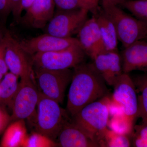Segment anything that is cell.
Here are the masks:
<instances>
[{"mask_svg":"<svg viewBox=\"0 0 147 147\" xmlns=\"http://www.w3.org/2000/svg\"><path fill=\"white\" fill-rule=\"evenodd\" d=\"M146 38H147V37Z\"/></svg>","mask_w":147,"mask_h":147,"instance_id":"e575fe53","label":"cell"},{"mask_svg":"<svg viewBox=\"0 0 147 147\" xmlns=\"http://www.w3.org/2000/svg\"><path fill=\"white\" fill-rule=\"evenodd\" d=\"M8 68L6 63L4 55L3 50L0 44V80L7 73Z\"/></svg>","mask_w":147,"mask_h":147,"instance_id":"83f0119b","label":"cell"},{"mask_svg":"<svg viewBox=\"0 0 147 147\" xmlns=\"http://www.w3.org/2000/svg\"><path fill=\"white\" fill-rule=\"evenodd\" d=\"M5 60L10 72L19 78L34 76L30 57L21 47L19 41L9 32H6L0 41Z\"/></svg>","mask_w":147,"mask_h":147,"instance_id":"9c48e42d","label":"cell"},{"mask_svg":"<svg viewBox=\"0 0 147 147\" xmlns=\"http://www.w3.org/2000/svg\"><path fill=\"white\" fill-rule=\"evenodd\" d=\"M19 77L11 72H7L0 83V100L5 103L12 101L18 90Z\"/></svg>","mask_w":147,"mask_h":147,"instance_id":"d6986e66","label":"cell"},{"mask_svg":"<svg viewBox=\"0 0 147 147\" xmlns=\"http://www.w3.org/2000/svg\"><path fill=\"white\" fill-rule=\"evenodd\" d=\"M110 99L121 108L122 114L131 125L138 115V95L134 81L128 74L123 73L114 86Z\"/></svg>","mask_w":147,"mask_h":147,"instance_id":"ba28073f","label":"cell"},{"mask_svg":"<svg viewBox=\"0 0 147 147\" xmlns=\"http://www.w3.org/2000/svg\"><path fill=\"white\" fill-rule=\"evenodd\" d=\"M86 54L80 44L65 50L38 53L30 56L34 67L52 69H71L84 62Z\"/></svg>","mask_w":147,"mask_h":147,"instance_id":"8992f818","label":"cell"},{"mask_svg":"<svg viewBox=\"0 0 147 147\" xmlns=\"http://www.w3.org/2000/svg\"><path fill=\"white\" fill-rule=\"evenodd\" d=\"M83 1L86 2L90 7L91 9V12H92L93 13H94L95 12H96L98 8H97L96 7L92 0H83Z\"/></svg>","mask_w":147,"mask_h":147,"instance_id":"1f68e13d","label":"cell"},{"mask_svg":"<svg viewBox=\"0 0 147 147\" xmlns=\"http://www.w3.org/2000/svg\"><path fill=\"white\" fill-rule=\"evenodd\" d=\"M95 68L106 84L113 86L123 73L121 55L118 51H105L92 59Z\"/></svg>","mask_w":147,"mask_h":147,"instance_id":"4fadbf2b","label":"cell"},{"mask_svg":"<svg viewBox=\"0 0 147 147\" xmlns=\"http://www.w3.org/2000/svg\"><path fill=\"white\" fill-rule=\"evenodd\" d=\"M21 0H9V9L14 19L18 21L21 18L22 13L20 11Z\"/></svg>","mask_w":147,"mask_h":147,"instance_id":"484cf974","label":"cell"},{"mask_svg":"<svg viewBox=\"0 0 147 147\" xmlns=\"http://www.w3.org/2000/svg\"><path fill=\"white\" fill-rule=\"evenodd\" d=\"M39 92L35 76L21 78L12 100V119L15 121L27 119L34 124Z\"/></svg>","mask_w":147,"mask_h":147,"instance_id":"5b68a950","label":"cell"},{"mask_svg":"<svg viewBox=\"0 0 147 147\" xmlns=\"http://www.w3.org/2000/svg\"><path fill=\"white\" fill-rule=\"evenodd\" d=\"M56 146H57V145L55 141L36 131L28 134L23 146V147Z\"/></svg>","mask_w":147,"mask_h":147,"instance_id":"603a6c76","label":"cell"},{"mask_svg":"<svg viewBox=\"0 0 147 147\" xmlns=\"http://www.w3.org/2000/svg\"><path fill=\"white\" fill-rule=\"evenodd\" d=\"M11 13L9 0H0V18L2 22H5Z\"/></svg>","mask_w":147,"mask_h":147,"instance_id":"4316f807","label":"cell"},{"mask_svg":"<svg viewBox=\"0 0 147 147\" xmlns=\"http://www.w3.org/2000/svg\"><path fill=\"white\" fill-rule=\"evenodd\" d=\"M131 146V135L119 133L107 129L103 142V147H129Z\"/></svg>","mask_w":147,"mask_h":147,"instance_id":"44dd1931","label":"cell"},{"mask_svg":"<svg viewBox=\"0 0 147 147\" xmlns=\"http://www.w3.org/2000/svg\"><path fill=\"white\" fill-rule=\"evenodd\" d=\"M121 6L134 17L147 22V0H128Z\"/></svg>","mask_w":147,"mask_h":147,"instance_id":"7402d4cb","label":"cell"},{"mask_svg":"<svg viewBox=\"0 0 147 147\" xmlns=\"http://www.w3.org/2000/svg\"><path fill=\"white\" fill-rule=\"evenodd\" d=\"M93 3L94 5L96 7L98 8V2H99V0H92Z\"/></svg>","mask_w":147,"mask_h":147,"instance_id":"d6a6232c","label":"cell"},{"mask_svg":"<svg viewBox=\"0 0 147 147\" xmlns=\"http://www.w3.org/2000/svg\"><path fill=\"white\" fill-rule=\"evenodd\" d=\"M131 139V146L147 147V122L134 125Z\"/></svg>","mask_w":147,"mask_h":147,"instance_id":"cb8c5ba5","label":"cell"},{"mask_svg":"<svg viewBox=\"0 0 147 147\" xmlns=\"http://www.w3.org/2000/svg\"><path fill=\"white\" fill-rule=\"evenodd\" d=\"M77 34L79 44L86 55L92 60L98 54L106 51L94 16L85 21Z\"/></svg>","mask_w":147,"mask_h":147,"instance_id":"7c38bea8","label":"cell"},{"mask_svg":"<svg viewBox=\"0 0 147 147\" xmlns=\"http://www.w3.org/2000/svg\"><path fill=\"white\" fill-rule=\"evenodd\" d=\"M106 84L92 63L84 62L74 67L67 94L68 115L72 117L87 105L108 95Z\"/></svg>","mask_w":147,"mask_h":147,"instance_id":"6da1fadb","label":"cell"},{"mask_svg":"<svg viewBox=\"0 0 147 147\" xmlns=\"http://www.w3.org/2000/svg\"><path fill=\"white\" fill-rule=\"evenodd\" d=\"M59 104L40 91L34 124L35 131L55 142L64 125L69 120L66 110L61 108Z\"/></svg>","mask_w":147,"mask_h":147,"instance_id":"3957f363","label":"cell"},{"mask_svg":"<svg viewBox=\"0 0 147 147\" xmlns=\"http://www.w3.org/2000/svg\"><path fill=\"white\" fill-rule=\"evenodd\" d=\"M88 9L57 10L47 24L46 33L61 38L71 37L76 34L83 24L88 19Z\"/></svg>","mask_w":147,"mask_h":147,"instance_id":"30bf717a","label":"cell"},{"mask_svg":"<svg viewBox=\"0 0 147 147\" xmlns=\"http://www.w3.org/2000/svg\"><path fill=\"white\" fill-rule=\"evenodd\" d=\"M108 96L87 105L72 117L74 123L100 147H103L109 125L111 100Z\"/></svg>","mask_w":147,"mask_h":147,"instance_id":"7a4b0ae2","label":"cell"},{"mask_svg":"<svg viewBox=\"0 0 147 147\" xmlns=\"http://www.w3.org/2000/svg\"><path fill=\"white\" fill-rule=\"evenodd\" d=\"M53 0H36L22 17L24 24L32 28L43 29L55 13Z\"/></svg>","mask_w":147,"mask_h":147,"instance_id":"9a60e30c","label":"cell"},{"mask_svg":"<svg viewBox=\"0 0 147 147\" xmlns=\"http://www.w3.org/2000/svg\"><path fill=\"white\" fill-rule=\"evenodd\" d=\"M115 27L119 41L124 48L147 37V22L127 13L118 6L102 7Z\"/></svg>","mask_w":147,"mask_h":147,"instance_id":"277c9868","label":"cell"},{"mask_svg":"<svg viewBox=\"0 0 147 147\" xmlns=\"http://www.w3.org/2000/svg\"><path fill=\"white\" fill-rule=\"evenodd\" d=\"M28 135L25 120L15 121L6 129L1 141V146L23 147Z\"/></svg>","mask_w":147,"mask_h":147,"instance_id":"ac0fdd59","label":"cell"},{"mask_svg":"<svg viewBox=\"0 0 147 147\" xmlns=\"http://www.w3.org/2000/svg\"><path fill=\"white\" fill-rule=\"evenodd\" d=\"M128 0H102V7L109 5L120 7Z\"/></svg>","mask_w":147,"mask_h":147,"instance_id":"f546056e","label":"cell"},{"mask_svg":"<svg viewBox=\"0 0 147 147\" xmlns=\"http://www.w3.org/2000/svg\"><path fill=\"white\" fill-rule=\"evenodd\" d=\"M56 142L62 147H98L100 145L90 138L72 121H67L61 129Z\"/></svg>","mask_w":147,"mask_h":147,"instance_id":"2e32d148","label":"cell"},{"mask_svg":"<svg viewBox=\"0 0 147 147\" xmlns=\"http://www.w3.org/2000/svg\"><path fill=\"white\" fill-rule=\"evenodd\" d=\"M22 49L29 56L38 53H47L67 49L79 44L77 38H61L45 33L19 42Z\"/></svg>","mask_w":147,"mask_h":147,"instance_id":"8fae6325","label":"cell"},{"mask_svg":"<svg viewBox=\"0 0 147 147\" xmlns=\"http://www.w3.org/2000/svg\"><path fill=\"white\" fill-rule=\"evenodd\" d=\"M93 16L99 27L105 51H117L119 39L113 21L102 9H98Z\"/></svg>","mask_w":147,"mask_h":147,"instance_id":"e0dca14e","label":"cell"},{"mask_svg":"<svg viewBox=\"0 0 147 147\" xmlns=\"http://www.w3.org/2000/svg\"><path fill=\"white\" fill-rule=\"evenodd\" d=\"M33 67L35 79L40 91L59 104L62 103L67 87L71 82L73 70Z\"/></svg>","mask_w":147,"mask_h":147,"instance_id":"52a82bcc","label":"cell"},{"mask_svg":"<svg viewBox=\"0 0 147 147\" xmlns=\"http://www.w3.org/2000/svg\"><path fill=\"white\" fill-rule=\"evenodd\" d=\"M0 35H1V32H0Z\"/></svg>","mask_w":147,"mask_h":147,"instance_id":"836d02e7","label":"cell"},{"mask_svg":"<svg viewBox=\"0 0 147 147\" xmlns=\"http://www.w3.org/2000/svg\"><path fill=\"white\" fill-rule=\"evenodd\" d=\"M123 73L135 70L147 73V39L141 40L125 48L121 55Z\"/></svg>","mask_w":147,"mask_h":147,"instance_id":"5bb4252c","label":"cell"},{"mask_svg":"<svg viewBox=\"0 0 147 147\" xmlns=\"http://www.w3.org/2000/svg\"><path fill=\"white\" fill-rule=\"evenodd\" d=\"M58 10H75L86 8L91 12L89 5L83 0H53Z\"/></svg>","mask_w":147,"mask_h":147,"instance_id":"d4e9b609","label":"cell"},{"mask_svg":"<svg viewBox=\"0 0 147 147\" xmlns=\"http://www.w3.org/2000/svg\"><path fill=\"white\" fill-rule=\"evenodd\" d=\"M36 0H21L20 11L22 13L24 10H27L33 4Z\"/></svg>","mask_w":147,"mask_h":147,"instance_id":"4dcf8cb0","label":"cell"},{"mask_svg":"<svg viewBox=\"0 0 147 147\" xmlns=\"http://www.w3.org/2000/svg\"><path fill=\"white\" fill-rule=\"evenodd\" d=\"M9 120V117L7 114L0 109V134L4 130Z\"/></svg>","mask_w":147,"mask_h":147,"instance_id":"f1b7e54d","label":"cell"},{"mask_svg":"<svg viewBox=\"0 0 147 147\" xmlns=\"http://www.w3.org/2000/svg\"><path fill=\"white\" fill-rule=\"evenodd\" d=\"M137 87L138 110L137 117L141 118L142 121L147 122V73L139 77L136 81Z\"/></svg>","mask_w":147,"mask_h":147,"instance_id":"ffe728a7","label":"cell"}]
</instances>
